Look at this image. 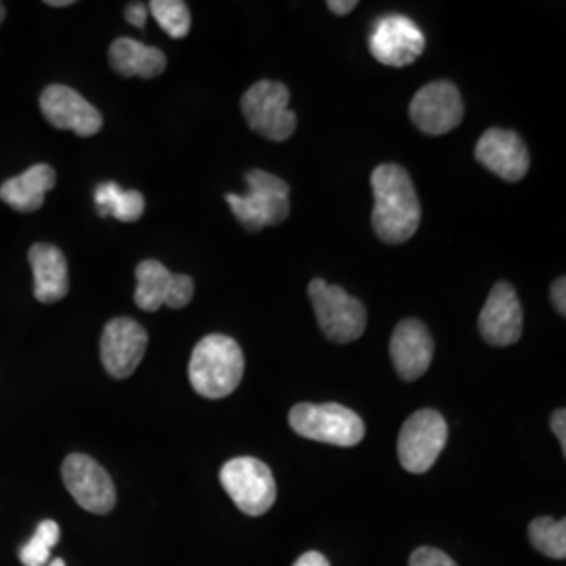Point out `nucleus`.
Listing matches in <instances>:
<instances>
[{"label":"nucleus","mask_w":566,"mask_h":566,"mask_svg":"<svg viewBox=\"0 0 566 566\" xmlns=\"http://www.w3.org/2000/svg\"><path fill=\"white\" fill-rule=\"evenodd\" d=\"M371 224L386 243L411 240L422 221V206L409 172L399 164H380L371 172Z\"/></svg>","instance_id":"obj_1"},{"label":"nucleus","mask_w":566,"mask_h":566,"mask_svg":"<svg viewBox=\"0 0 566 566\" xmlns=\"http://www.w3.org/2000/svg\"><path fill=\"white\" fill-rule=\"evenodd\" d=\"M243 378L240 344L224 334H210L196 344L189 361V382L206 399L229 397Z\"/></svg>","instance_id":"obj_2"},{"label":"nucleus","mask_w":566,"mask_h":566,"mask_svg":"<svg viewBox=\"0 0 566 566\" xmlns=\"http://www.w3.org/2000/svg\"><path fill=\"white\" fill-rule=\"evenodd\" d=\"M248 193L238 196L229 193L227 202L235 219L252 233H259L264 227L280 224L290 217V185L280 177L250 170L248 177Z\"/></svg>","instance_id":"obj_3"},{"label":"nucleus","mask_w":566,"mask_h":566,"mask_svg":"<svg viewBox=\"0 0 566 566\" xmlns=\"http://www.w3.org/2000/svg\"><path fill=\"white\" fill-rule=\"evenodd\" d=\"M287 422L296 434L325 446L355 447L364 441V420L340 403H298L290 409Z\"/></svg>","instance_id":"obj_4"},{"label":"nucleus","mask_w":566,"mask_h":566,"mask_svg":"<svg viewBox=\"0 0 566 566\" xmlns=\"http://www.w3.org/2000/svg\"><path fill=\"white\" fill-rule=\"evenodd\" d=\"M308 296L317 315V324L332 343H355L364 336L367 311L364 303L346 294L340 285L313 280Z\"/></svg>","instance_id":"obj_5"},{"label":"nucleus","mask_w":566,"mask_h":566,"mask_svg":"<svg viewBox=\"0 0 566 566\" xmlns=\"http://www.w3.org/2000/svg\"><path fill=\"white\" fill-rule=\"evenodd\" d=\"M243 118L248 126L269 142L282 143L296 130V114L290 109V91L282 82L252 84L242 97Z\"/></svg>","instance_id":"obj_6"},{"label":"nucleus","mask_w":566,"mask_h":566,"mask_svg":"<svg viewBox=\"0 0 566 566\" xmlns=\"http://www.w3.org/2000/svg\"><path fill=\"white\" fill-rule=\"evenodd\" d=\"M219 476L227 495L248 516H263L277 500L273 472L256 458H233L221 468Z\"/></svg>","instance_id":"obj_7"},{"label":"nucleus","mask_w":566,"mask_h":566,"mask_svg":"<svg viewBox=\"0 0 566 566\" xmlns=\"http://www.w3.org/2000/svg\"><path fill=\"white\" fill-rule=\"evenodd\" d=\"M446 418L434 409H420L407 418L399 434V462L411 474H424L447 446Z\"/></svg>","instance_id":"obj_8"},{"label":"nucleus","mask_w":566,"mask_h":566,"mask_svg":"<svg viewBox=\"0 0 566 566\" xmlns=\"http://www.w3.org/2000/svg\"><path fill=\"white\" fill-rule=\"evenodd\" d=\"M63 485L78 506L93 514H107L116 506V486L102 464L84 453H72L61 465Z\"/></svg>","instance_id":"obj_9"},{"label":"nucleus","mask_w":566,"mask_h":566,"mask_svg":"<svg viewBox=\"0 0 566 566\" xmlns=\"http://www.w3.org/2000/svg\"><path fill=\"white\" fill-rule=\"evenodd\" d=\"M409 116L418 130L439 137L460 126L464 118V102L453 82H430L411 99Z\"/></svg>","instance_id":"obj_10"},{"label":"nucleus","mask_w":566,"mask_h":566,"mask_svg":"<svg viewBox=\"0 0 566 566\" xmlns=\"http://www.w3.org/2000/svg\"><path fill=\"white\" fill-rule=\"evenodd\" d=\"M426 49L422 30L405 15H385L374 23L369 53L390 67H405L418 60Z\"/></svg>","instance_id":"obj_11"},{"label":"nucleus","mask_w":566,"mask_h":566,"mask_svg":"<svg viewBox=\"0 0 566 566\" xmlns=\"http://www.w3.org/2000/svg\"><path fill=\"white\" fill-rule=\"evenodd\" d=\"M137 275V292L135 304L147 311L156 313L163 306L182 308L193 301L196 285L189 275H175L170 273L160 261H143L135 271Z\"/></svg>","instance_id":"obj_12"},{"label":"nucleus","mask_w":566,"mask_h":566,"mask_svg":"<svg viewBox=\"0 0 566 566\" xmlns=\"http://www.w3.org/2000/svg\"><path fill=\"white\" fill-rule=\"evenodd\" d=\"M147 350V332L130 317H116L105 325L102 364L112 378L124 380L135 374Z\"/></svg>","instance_id":"obj_13"},{"label":"nucleus","mask_w":566,"mask_h":566,"mask_svg":"<svg viewBox=\"0 0 566 566\" xmlns=\"http://www.w3.org/2000/svg\"><path fill=\"white\" fill-rule=\"evenodd\" d=\"M41 109L55 128L72 130L78 137H93L102 130V112L70 86H46L41 95Z\"/></svg>","instance_id":"obj_14"},{"label":"nucleus","mask_w":566,"mask_h":566,"mask_svg":"<svg viewBox=\"0 0 566 566\" xmlns=\"http://www.w3.org/2000/svg\"><path fill=\"white\" fill-rule=\"evenodd\" d=\"M479 329L486 343L510 346L523 336V306L516 290L507 282L493 285L479 317Z\"/></svg>","instance_id":"obj_15"},{"label":"nucleus","mask_w":566,"mask_h":566,"mask_svg":"<svg viewBox=\"0 0 566 566\" xmlns=\"http://www.w3.org/2000/svg\"><path fill=\"white\" fill-rule=\"evenodd\" d=\"M476 160L507 182L523 181L528 172L526 145L514 130L489 128L476 143Z\"/></svg>","instance_id":"obj_16"},{"label":"nucleus","mask_w":566,"mask_h":566,"mask_svg":"<svg viewBox=\"0 0 566 566\" xmlns=\"http://www.w3.org/2000/svg\"><path fill=\"white\" fill-rule=\"evenodd\" d=\"M390 359L405 382L422 378L434 357V340L422 322L403 319L390 338Z\"/></svg>","instance_id":"obj_17"},{"label":"nucleus","mask_w":566,"mask_h":566,"mask_svg":"<svg viewBox=\"0 0 566 566\" xmlns=\"http://www.w3.org/2000/svg\"><path fill=\"white\" fill-rule=\"evenodd\" d=\"M30 266L34 273V296L44 304L60 303L70 290L67 261L57 245L34 243L30 248Z\"/></svg>","instance_id":"obj_18"},{"label":"nucleus","mask_w":566,"mask_h":566,"mask_svg":"<svg viewBox=\"0 0 566 566\" xmlns=\"http://www.w3.org/2000/svg\"><path fill=\"white\" fill-rule=\"evenodd\" d=\"M55 182L57 175L49 164H34L25 172L0 185V200L18 212H36Z\"/></svg>","instance_id":"obj_19"},{"label":"nucleus","mask_w":566,"mask_h":566,"mask_svg":"<svg viewBox=\"0 0 566 566\" xmlns=\"http://www.w3.org/2000/svg\"><path fill=\"white\" fill-rule=\"evenodd\" d=\"M109 63L124 78H156L166 70V55L156 46L133 39H116L109 46Z\"/></svg>","instance_id":"obj_20"},{"label":"nucleus","mask_w":566,"mask_h":566,"mask_svg":"<svg viewBox=\"0 0 566 566\" xmlns=\"http://www.w3.org/2000/svg\"><path fill=\"white\" fill-rule=\"evenodd\" d=\"M95 203L102 217H114L122 223H135L145 212V200L139 191H124L118 182H102L95 189Z\"/></svg>","instance_id":"obj_21"},{"label":"nucleus","mask_w":566,"mask_h":566,"mask_svg":"<svg viewBox=\"0 0 566 566\" xmlns=\"http://www.w3.org/2000/svg\"><path fill=\"white\" fill-rule=\"evenodd\" d=\"M528 539L547 558H566V521L539 516L528 525Z\"/></svg>","instance_id":"obj_22"},{"label":"nucleus","mask_w":566,"mask_h":566,"mask_svg":"<svg viewBox=\"0 0 566 566\" xmlns=\"http://www.w3.org/2000/svg\"><path fill=\"white\" fill-rule=\"evenodd\" d=\"M147 11H151L170 39H185L191 30V13L182 0H154Z\"/></svg>","instance_id":"obj_23"},{"label":"nucleus","mask_w":566,"mask_h":566,"mask_svg":"<svg viewBox=\"0 0 566 566\" xmlns=\"http://www.w3.org/2000/svg\"><path fill=\"white\" fill-rule=\"evenodd\" d=\"M60 525L55 521H42L36 526L32 539L20 549V560L23 566H46L51 560V549L60 542Z\"/></svg>","instance_id":"obj_24"},{"label":"nucleus","mask_w":566,"mask_h":566,"mask_svg":"<svg viewBox=\"0 0 566 566\" xmlns=\"http://www.w3.org/2000/svg\"><path fill=\"white\" fill-rule=\"evenodd\" d=\"M409 566H458L455 560L441 552L439 547H418L411 558H409Z\"/></svg>","instance_id":"obj_25"},{"label":"nucleus","mask_w":566,"mask_h":566,"mask_svg":"<svg viewBox=\"0 0 566 566\" xmlns=\"http://www.w3.org/2000/svg\"><path fill=\"white\" fill-rule=\"evenodd\" d=\"M147 13H149V11H147V4H143V2H130V4L126 7L124 18H126V21H128L130 25L143 30V28H145V21H147Z\"/></svg>","instance_id":"obj_26"},{"label":"nucleus","mask_w":566,"mask_h":566,"mask_svg":"<svg viewBox=\"0 0 566 566\" xmlns=\"http://www.w3.org/2000/svg\"><path fill=\"white\" fill-rule=\"evenodd\" d=\"M566 411L565 409H556L552 413V432L556 434L558 443L563 447V453H566Z\"/></svg>","instance_id":"obj_27"},{"label":"nucleus","mask_w":566,"mask_h":566,"mask_svg":"<svg viewBox=\"0 0 566 566\" xmlns=\"http://www.w3.org/2000/svg\"><path fill=\"white\" fill-rule=\"evenodd\" d=\"M566 280L558 277L556 282L552 283V303L556 306V311L560 313V317L566 315Z\"/></svg>","instance_id":"obj_28"},{"label":"nucleus","mask_w":566,"mask_h":566,"mask_svg":"<svg viewBox=\"0 0 566 566\" xmlns=\"http://www.w3.org/2000/svg\"><path fill=\"white\" fill-rule=\"evenodd\" d=\"M294 566H329V560L322 552H304Z\"/></svg>","instance_id":"obj_29"},{"label":"nucleus","mask_w":566,"mask_h":566,"mask_svg":"<svg viewBox=\"0 0 566 566\" xmlns=\"http://www.w3.org/2000/svg\"><path fill=\"white\" fill-rule=\"evenodd\" d=\"M355 7H357L355 0H329V2H327V9H329L332 13H336V15H348Z\"/></svg>","instance_id":"obj_30"},{"label":"nucleus","mask_w":566,"mask_h":566,"mask_svg":"<svg viewBox=\"0 0 566 566\" xmlns=\"http://www.w3.org/2000/svg\"><path fill=\"white\" fill-rule=\"evenodd\" d=\"M46 4H51V7H67V4H72V0H49Z\"/></svg>","instance_id":"obj_31"},{"label":"nucleus","mask_w":566,"mask_h":566,"mask_svg":"<svg viewBox=\"0 0 566 566\" xmlns=\"http://www.w3.org/2000/svg\"><path fill=\"white\" fill-rule=\"evenodd\" d=\"M46 566H65V563H63L61 558H53V560H49V565Z\"/></svg>","instance_id":"obj_32"},{"label":"nucleus","mask_w":566,"mask_h":566,"mask_svg":"<svg viewBox=\"0 0 566 566\" xmlns=\"http://www.w3.org/2000/svg\"><path fill=\"white\" fill-rule=\"evenodd\" d=\"M4 15H7V11H4V4L0 2V21L4 20Z\"/></svg>","instance_id":"obj_33"}]
</instances>
